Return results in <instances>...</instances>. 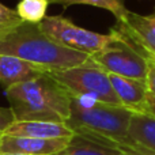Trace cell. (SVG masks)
<instances>
[{
    "instance_id": "8992f818",
    "label": "cell",
    "mask_w": 155,
    "mask_h": 155,
    "mask_svg": "<svg viewBox=\"0 0 155 155\" xmlns=\"http://www.w3.org/2000/svg\"><path fill=\"white\" fill-rule=\"evenodd\" d=\"M116 33L117 38L102 51L91 54L90 60L106 74L146 80L148 70V56L129 42L127 38H124L118 31Z\"/></svg>"
},
{
    "instance_id": "9c48e42d",
    "label": "cell",
    "mask_w": 155,
    "mask_h": 155,
    "mask_svg": "<svg viewBox=\"0 0 155 155\" xmlns=\"http://www.w3.org/2000/svg\"><path fill=\"white\" fill-rule=\"evenodd\" d=\"M11 136L34 137V139H61V137H72L75 132L61 123H51V121H15L8 124L7 128L2 132Z\"/></svg>"
},
{
    "instance_id": "4fadbf2b",
    "label": "cell",
    "mask_w": 155,
    "mask_h": 155,
    "mask_svg": "<svg viewBox=\"0 0 155 155\" xmlns=\"http://www.w3.org/2000/svg\"><path fill=\"white\" fill-rule=\"evenodd\" d=\"M56 155H128L112 146L95 142L82 135H74L68 146Z\"/></svg>"
},
{
    "instance_id": "5b68a950",
    "label": "cell",
    "mask_w": 155,
    "mask_h": 155,
    "mask_svg": "<svg viewBox=\"0 0 155 155\" xmlns=\"http://www.w3.org/2000/svg\"><path fill=\"white\" fill-rule=\"evenodd\" d=\"M38 26L54 42L90 56L106 48L117 38V33L113 29L107 34H99L76 26L71 19L63 15H46L45 19L38 23Z\"/></svg>"
},
{
    "instance_id": "e0dca14e",
    "label": "cell",
    "mask_w": 155,
    "mask_h": 155,
    "mask_svg": "<svg viewBox=\"0 0 155 155\" xmlns=\"http://www.w3.org/2000/svg\"><path fill=\"white\" fill-rule=\"evenodd\" d=\"M146 84H147L148 93L155 95V59L154 57H148V70H147V76H146Z\"/></svg>"
},
{
    "instance_id": "d6986e66",
    "label": "cell",
    "mask_w": 155,
    "mask_h": 155,
    "mask_svg": "<svg viewBox=\"0 0 155 155\" xmlns=\"http://www.w3.org/2000/svg\"><path fill=\"white\" fill-rule=\"evenodd\" d=\"M143 112L148 113V114H151V116H154L155 117V95H153V94H150V93L147 94L144 107H143Z\"/></svg>"
},
{
    "instance_id": "3957f363",
    "label": "cell",
    "mask_w": 155,
    "mask_h": 155,
    "mask_svg": "<svg viewBox=\"0 0 155 155\" xmlns=\"http://www.w3.org/2000/svg\"><path fill=\"white\" fill-rule=\"evenodd\" d=\"M132 113V110L124 106L101 101L90 107H83L72 99L71 114L65 124L76 135L134 155V148L128 139V127Z\"/></svg>"
},
{
    "instance_id": "30bf717a",
    "label": "cell",
    "mask_w": 155,
    "mask_h": 155,
    "mask_svg": "<svg viewBox=\"0 0 155 155\" xmlns=\"http://www.w3.org/2000/svg\"><path fill=\"white\" fill-rule=\"evenodd\" d=\"M128 139L134 155H155V117L144 112H134L128 127Z\"/></svg>"
},
{
    "instance_id": "8fae6325",
    "label": "cell",
    "mask_w": 155,
    "mask_h": 155,
    "mask_svg": "<svg viewBox=\"0 0 155 155\" xmlns=\"http://www.w3.org/2000/svg\"><path fill=\"white\" fill-rule=\"evenodd\" d=\"M107 75L120 104L132 112H143L148 94L146 80L131 79V78H124L113 74H107Z\"/></svg>"
},
{
    "instance_id": "6da1fadb",
    "label": "cell",
    "mask_w": 155,
    "mask_h": 155,
    "mask_svg": "<svg viewBox=\"0 0 155 155\" xmlns=\"http://www.w3.org/2000/svg\"><path fill=\"white\" fill-rule=\"evenodd\" d=\"M15 121H51L65 124L71 114V94L48 72L4 88Z\"/></svg>"
},
{
    "instance_id": "7c38bea8",
    "label": "cell",
    "mask_w": 155,
    "mask_h": 155,
    "mask_svg": "<svg viewBox=\"0 0 155 155\" xmlns=\"http://www.w3.org/2000/svg\"><path fill=\"white\" fill-rule=\"evenodd\" d=\"M46 71L10 54H0V84L4 88L35 79Z\"/></svg>"
},
{
    "instance_id": "ac0fdd59",
    "label": "cell",
    "mask_w": 155,
    "mask_h": 155,
    "mask_svg": "<svg viewBox=\"0 0 155 155\" xmlns=\"http://www.w3.org/2000/svg\"><path fill=\"white\" fill-rule=\"evenodd\" d=\"M14 121L12 113L10 109H4V107H0V134L7 128L8 124H11Z\"/></svg>"
},
{
    "instance_id": "52a82bcc",
    "label": "cell",
    "mask_w": 155,
    "mask_h": 155,
    "mask_svg": "<svg viewBox=\"0 0 155 155\" xmlns=\"http://www.w3.org/2000/svg\"><path fill=\"white\" fill-rule=\"evenodd\" d=\"M113 29L144 54L155 59V12L140 15L128 11Z\"/></svg>"
},
{
    "instance_id": "5bb4252c",
    "label": "cell",
    "mask_w": 155,
    "mask_h": 155,
    "mask_svg": "<svg viewBox=\"0 0 155 155\" xmlns=\"http://www.w3.org/2000/svg\"><path fill=\"white\" fill-rule=\"evenodd\" d=\"M51 0H19L16 12L26 23L38 25L45 19Z\"/></svg>"
},
{
    "instance_id": "ffe728a7",
    "label": "cell",
    "mask_w": 155,
    "mask_h": 155,
    "mask_svg": "<svg viewBox=\"0 0 155 155\" xmlns=\"http://www.w3.org/2000/svg\"><path fill=\"white\" fill-rule=\"evenodd\" d=\"M128 155H131V154H128Z\"/></svg>"
},
{
    "instance_id": "277c9868",
    "label": "cell",
    "mask_w": 155,
    "mask_h": 155,
    "mask_svg": "<svg viewBox=\"0 0 155 155\" xmlns=\"http://www.w3.org/2000/svg\"><path fill=\"white\" fill-rule=\"evenodd\" d=\"M48 74L60 83L71 97H90L105 104L123 106L112 87L109 75L93 64L91 60L76 67L48 71Z\"/></svg>"
},
{
    "instance_id": "ba28073f",
    "label": "cell",
    "mask_w": 155,
    "mask_h": 155,
    "mask_svg": "<svg viewBox=\"0 0 155 155\" xmlns=\"http://www.w3.org/2000/svg\"><path fill=\"white\" fill-rule=\"evenodd\" d=\"M71 137L34 139L0 134V154L22 155H56L68 146Z\"/></svg>"
},
{
    "instance_id": "2e32d148",
    "label": "cell",
    "mask_w": 155,
    "mask_h": 155,
    "mask_svg": "<svg viewBox=\"0 0 155 155\" xmlns=\"http://www.w3.org/2000/svg\"><path fill=\"white\" fill-rule=\"evenodd\" d=\"M23 21L19 18L18 12L15 10H12V8L0 3V35L15 29Z\"/></svg>"
},
{
    "instance_id": "9a60e30c",
    "label": "cell",
    "mask_w": 155,
    "mask_h": 155,
    "mask_svg": "<svg viewBox=\"0 0 155 155\" xmlns=\"http://www.w3.org/2000/svg\"><path fill=\"white\" fill-rule=\"evenodd\" d=\"M51 4H60L64 8L74 4L94 5V7L112 12L117 22H120L128 14V10L125 7V0H51Z\"/></svg>"
},
{
    "instance_id": "7a4b0ae2",
    "label": "cell",
    "mask_w": 155,
    "mask_h": 155,
    "mask_svg": "<svg viewBox=\"0 0 155 155\" xmlns=\"http://www.w3.org/2000/svg\"><path fill=\"white\" fill-rule=\"evenodd\" d=\"M0 54L19 57L46 72L82 65L90 60V54L61 46L49 38L38 25L26 22L0 35Z\"/></svg>"
}]
</instances>
